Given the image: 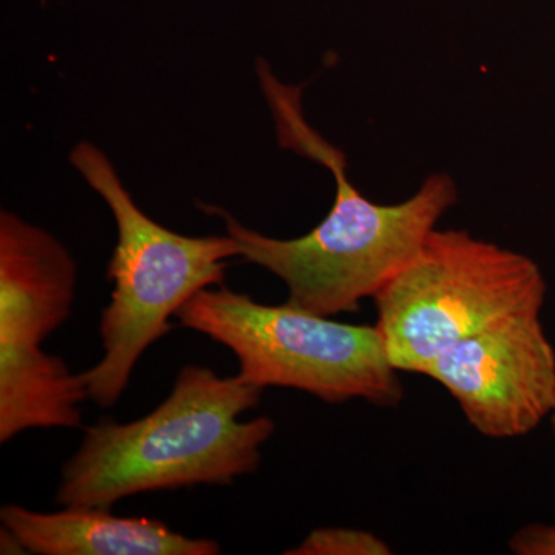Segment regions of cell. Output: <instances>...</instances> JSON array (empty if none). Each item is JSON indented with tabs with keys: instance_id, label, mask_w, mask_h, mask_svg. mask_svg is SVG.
I'll return each instance as SVG.
<instances>
[{
	"instance_id": "6",
	"label": "cell",
	"mask_w": 555,
	"mask_h": 555,
	"mask_svg": "<svg viewBox=\"0 0 555 555\" xmlns=\"http://www.w3.org/2000/svg\"><path fill=\"white\" fill-rule=\"evenodd\" d=\"M426 377L444 387L486 438L528 436L555 411V349L542 312L506 318L434 358Z\"/></svg>"
},
{
	"instance_id": "12",
	"label": "cell",
	"mask_w": 555,
	"mask_h": 555,
	"mask_svg": "<svg viewBox=\"0 0 555 555\" xmlns=\"http://www.w3.org/2000/svg\"><path fill=\"white\" fill-rule=\"evenodd\" d=\"M551 418V425H553V433L555 434V411L553 412V415L550 416Z\"/></svg>"
},
{
	"instance_id": "9",
	"label": "cell",
	"mask_w": 555,
	"mask_h": 555,
	"mask_svg": "<svg viewBox=\"0 0 555 555\" xmlns=\"http://www.w3.org/2000/svg\"><path fill=\"white\" fill-rule=\"evenodd\" d=\"M392 547L374 532L352 528H318L288 555H389Z\"/></svg>"
},
{
	"instance_id": "3",
	"label": "cell",
	"mask_w": 555,
	"mask_h": 555,
	"mask_svg": "<svg viewBox=\"0 0 555 555\" xmlns=\"http://www.w3.org/2000/svg\"><path fill=\"white\" fill-rule=\"evenodd\" d=\"M69 160L107 203L118 229L107 268L112 299L101 317L104 356L82 374L91 400L112 408L129 386L139 358L173 327L170 318L198 292L222 286L238 246L230 235L185 236L153 221L96 145L80 142Z\"/></svg>"
},
{
	"instance_id": "5",
	"label": "cell",
	"mask_w": 555,
	"mask_h": 555,
	"mask_svg": "<svg viewBox=\"0 0 555 555\" xmlns=\"http://www.w3.org/2000/svg\"><path fill=\"white\" fill-rule=\"evenodd\" d=\"M546 291L542 269L528 255L467 230L434 229L375 295V327L397 371L425 375L460 339L506 318L542 312Z\"/></svg>"
},
{
	"instance_id": "7",
	"label": "cell",
	"mask_w": 555,
	"mask_h": 555,
	"mask_svg": "<svg viewBox=\"0 0 555 555\" xmlns=\"http://www.w3.org/2000/svg\"><path fill=\"white\" fill-rule=\"evenodd\" d=\"M76 262L47 230L0 215V371L39 363L40 345L72 315Z\"/></svg>"
},
{
	"instance_id": "8",
	"label": "cell",
	"mask_w": 555,
	"mask_h": 555,
	"mask_svg": "<svg viewBox=\"0 0 555 555\" xmlns=\"http://www.w3.org/2000/svg\"><path fill=\"white\" fill-rule=\"evenodd\" d=\"M3 528L38 555H217L218 542L173 531L164 521L116 517L105 507L67 506L38 513L20 505L0 511Z\"/></svg>"
},
{
	"instance_id": "11",
	"label": "cell",
	"mask_w": 555,
	"mask_h": 555,
	"mask_svg": "<svg viewBox=\"0 0 555 555\" xmlns=\"http://www.w3.org/2000/svg\"><path fill=\"white\" fill-rule=\"evenodd\" d=\"M0 550H2L0 551L2 554H28L27 550L22 546L20 539L3 526L2 532H0Z\"/></svg>"
},
{
	"instance_id": "1",
	"label": "cell",
	"mask_w": 555,
	"mask_h": 555,
	"mask_svg": "<svg viewBox=\"0 0 555 555\" xmlns=\"http://www.w3.org/2000/svg\"><path fill=\"white\" fill-rule=\"evenodd\" d=\"M258 76L275 120L278 142L331 170L334 204L317 228L292 240L270 238L221 208H203L224 219L238 257L286 284L288 305L328 318L358 312L361 301L374 299L455 206L454 178L430 175L403 203L378 204L366 198L347 178L345 153L306 119L301 89L281 82L264 62L258 64Z\"/></svg>"
},
{
	"instance_id": "10",
	"label": "cell",
	"mask_w": 555,
	"mask_h": 555,
	"mask_svg": "<svg viewBox=\"0 0 555 555\" xmlns=\"http://www.w3.org/2000/svg\"><path fill=\"white\" fill-rule=\"evenodd\" d=\"M516 555H555V524H532L518 529L509 540Z\"/></svg>"
},
{
	"instance_id": "4",
	"label": "cell",
	"mask_w": 555,
	"mask_h": 555,
	"mask_svg": "<svg viewBox=\"0 0 555 555\" xmlns=\"http://www.w3.org/2000/svg\"><path fill=\"white\" fill-rule=\"evenodd\" d=\"M238 358L247 385L286 387L328 404L396 408L404 387L375 326L339 323L295 306H268L224 286L204 288L177 313Z\"/></svg>"
},
{
	"instance_id": "2",
	"label": "cell",
	"mask_w": 555,
	"mask_h": 555,
	"mask_svg": "<svg viewBox=\"0 0 555 555\" xmlns=\"http://www.w3.org/2000/svg\"><path fill=\"white\" fill-rule=\"evenodd\" d=\"M262 389L188 364L170 396L137 422L102 418L62 467L56 503L105 507L144 492L230 486L257 473L261 448L275 434L270 416L240 422Z\"/></svg>"
}]
</instances>
